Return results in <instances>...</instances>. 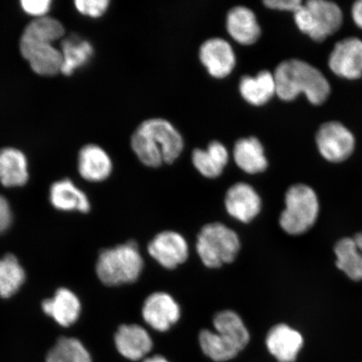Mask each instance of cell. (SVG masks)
<instances>
[{"label":"cell","instance_id":"cell-11","mask_svg":"<svg viewBox=\"0 0 362 362\" xmlns=\"http://www.w3.org/2000/svg\"><path fill=\"white\" fill-rule=\"evenodd\" d=\"M330 69L341 78L358 79L362 76V40L355 37L339 42L329 59Z\"/></svg>","mask_w":362,"mask_h":362},{"label":"cell","instance_id":"cell-16","mask_svg":"<svg viewBox=\"0 0 362 362\" xmlns=\"http://www.w3.org/2000/svg\"><path fill=\"white\" fill-rule=\"evenodd\" d=\"M226 29L235 40L243 45L255 43L261 35L255 12L246 6L230 8L226 18Z\"/></svg>","mask_w":362,"mask_h":362},{"label":"cell","instance_id":"cell-22","mask_svg":"<svg viewBox=\"0 0 362 362\" xmlns=\"http://www.w3.org/2000/svg\"><path fill=\"white\" fill-rule=\"evenodd\" d=\"M228 152L223 144L212 141L206 151L194 149L192 161L194 167L206 178H216L223 173L228 162Z\"/></svg>","mask_w":362,"mask_h":362},{"label":"cell","instance_id":"cell-33","mask_svg":"<svg viewBox=\"0 0 362 362\" xmlns=\"http://www.w3.org/2000/svg\"><path fill=\"white\" fill-rule=\"evenodd\" d=\"M11 223V207L8 202L0 196V233L6 230Z\"/></svg>","mask_w":362,"mask_h":362},{"label":"cell","instance_id":"cell-8","mask_svg":"<svg viewBox=\"0 0 362 362\" xmlns=\"http://www.w3.org/2000/svg\"><path fill=\"white\" fill-rule=\"evenodd\" d=\"M316 143L321 156L334 163L346 160L355 148L352 134L338 122H328L321 126L316 134Z\"/></svg>","mask_w":362,"mask_h":362},{"label":"cell","instance_id":"cell-13","mask_svg":"<svg viewBox=\"0 0 362 362\" xmlns=\"http://www.w3.org/2000/svg\"><path fill=\"white\" fill-rule=\"evenodd\" d=\"M200 59L209 74L216 78L228 76L236 65L232 45L221 38L206 40L200 48Z\"/></svg>","mask_w":362,"mask_h":362},{"label":"cell","instance_id":"cell-6","mask_svg":"<svg viewBox=\"0 0 362 362\" xmlns=\"http://www.w3.org/2000/svg\"><path fill=\"white\" fill-rule=\"evenodd\" d=\"M319 207L313 189L306 185H294L285 194V209L280 215L279 225L288 234L305 233L315 223Z\"/></svg>","mask_w":362,"mask_h":362},{"label":"cell","instance_id":"cell-9","mask_svg":"<svg viewBox=\"0 0 362 362\" xmlns=\"http://www.w3.org/2000/svg\"><path fill=\"white\" fill-rule=\"evenodd\" d=\"M148 251L163 268L175 269L189 257V247L182 235L165 230L156 235L148 244Z\"/></svg>","mask_w":362,"mask_h":362},{"label":"cell","instance_id":"cell-20","mask_svg":"<svg viewBox=\"0 0 362 362\" xmlns=\"http://www.w3.org/2000/svg\"><path fill=\"white\" fill-rule=\"evenodd\" d=\"M214 325L216 332L239 352L247 346L250 336L236 312L228 310L219 312L214 317Z\"/></svg>","mask_w":362,"mask_h":362},{"label":"cell","instance_id":"cell-18","mask_svg":"<svg viewBox=\"0 0 362 362\" xmlns=\"http://www.w3.org/2000/svg\"><path fill=\"white\" fill-rule=\"evenodd\" d=\"M42 309L62 327H68L78 320L81 304L74 293L62 288L58 289L52 298L43 302Z\"/></svg>","mask_w":362,"mask_h":362},{"label":"cell","instance_id":"cell-36","mask_svg":"<svg viewBox=\"0 0 362 362\" xmlns=\"http://www.w3.org/2000/svg\"><path fill=\"white\" fill-rule=\"evenodd\" d=\"M353 239H354L357 247L359 248V250L362 253V232L356 234L355 237L353 238Z\"/></svg>","mask_w":362,"mask_h":362},{"label":"cell","instance_id":"cell-23","mask_svg":"<svg viewBox=\"0 0 362 362\" xmlns=\"http://www.w3.org/2000/svg\"><path fill=\"white\" fill-rule=\"evenodd\" d=\"M239 89L247 103L261 106L276 94L274 76L269 71H262L256 76H244Z\"/></svg>","mask_w":362,"mask_h":362},{"label":"cell","instance_id":"cell-7","mask_svg":"<svg viewBox=\"0 0 362 362\" xmlns=\"http://www.w3.org/2000/svg\"><path fill=\"white\" fill-rule=\"evenodd\" d=\"M294 21L302 33L315 42H323L341 28L343 15L333 2L309 0L294 12Z\"/></svg>","mask_w":362,"mask_h":362},{"label":"cell","instance_id":"cell-25","mask_svg":"<svg viewBox=\"0 0 362 362\" xmlns=\"http://www.w3.org/2000/svg\"><path fill=\"white\" fill-rule=\"evenodd\" d=\"M61 52V72L66 76H70L90 60L93 55V47L88 40L81 39L78 36H71L63 40Z\"/></svg>","mask_w":362,"mask_h":362},{"label":"cell","instance_id":"cell-32","mask_svg":"<svg viewBox=\"0 0 362 362\" xmlns=\"http://www.w3.org/2000/svg\"><path fill=\"white\" fill-rule=\"evenodd\" d=\"M267 7L280 11L296 12L303 6L300 0H265Z\"/></svg>","mask_w":362,"mask_h":362},{"label":"cell","instance_id":"cell-19","mask_svg":"<svg viewBox=\"0 0 362 362\" xmlns=\"http://www.w3.org/2000/svg\"><path fill=\"white\" fill-rule=\"evenodd\" d=\"M29 179L28 162L19 149L6 148L0 151V183L4 187H21Z\"/></svg>","mask_w":362,"mask_h":362},{"label":"cell","instance_id":"cell-3","mask_svg":"<svg viewBox=\"0 0 362 362\" xmlns=\"http://www.w3.org/2000/svg\"><path fill=\"white\" fill-rule=\"evenodd\" d=\"M274 76L276 94L284 101H292L304 93L311 103L320 105L329 97L327 79L317 68L304 61H284L276 68Z\"/></svg>","mask_w":362,"mask_h":362},{"label":"cell","instance_id":"cell-10","mask_svg":"<svg viewBox=\"0 0 362 362\" xmlns=\"http://www.w3.org/2000/svg\"><path fill=\"white\" fill-rule=\"evenodd\" d=\"M144 321L157 332H165L178 322L180 308L170 294L157 292L151 294L144 301L142 310Z\"/></svg>","mask_w":362,"mask_h":362},{"label":"cell","instance_id":"cell-5","mask_svg":"<svg viewBox=\"0 0 362 362\" xmlns=\"http://www.w3.org/2000/svg\"><path fill=\"white\" fill-rule=\"evenodd\" d=\"M241 247L238 234L220 223L206 224L198 233L197 251L203 264L220 268L236 259Z\"/></svg>","mask_w":362,"mask_h":362},{"label":"cell","instance_id":"cell-26","mask_svg":"<svg viewBox=\"0 0 362 362\" xmlns=\"http://www.w3.org/2000/svg\"><path fill=\"white\" fill-rule=\"evenodd\" d=\"M337 266L354 281L362 279V253L354 239L346 238L336 244Z\"/></svg>","mask_w":362,"mask_h":362},{"label":"cell","instance_id":"cell-14","mask_svg":"<svg viewBox=\"0 0 362 362\" xmlns=\"http://www.w3.org/2000/svg\"><path fill=\"white\" fill-rule=\"evenodd\" d=\"M304 344L302 334L285 324L271 328L266 338L269 351L279 362H293Z\"/></svg>","mask_w":362,"mask_h":362},{"label":"cell","instance_id":"cell-34","mask_svg":"<svg viewBox=\"0 0 362 362\" xmlns=\"http://www.w3.org/2000/svg\"><path fill=\"white\" fill-rule=\"evenodd\" d=\"M352 18L356 25L362 29V0L353 4Z\"/></svg>","mask_w":362,"mask_h":362},{"label":"cell","instance_id":"cell-12","mask_svg":"<svg viewBox=\"0 0 362 362\" xmlns=\"http://www.w3.org/2000/svg\"><path fill=\"white\" fill-rule=\"evenodd\" d=\"M226 211L241 223H250L259 214L262 201L250 185L239 182L233 185L225 198Z\"/></svg>","mask_w":362,"mask_h":362},{"label":"cell","instance_id":"cell-15","mask_svg":"<svg viewBox=\"0 0 362 362\" xmlns=\"http://www.w3.org/2000/svg\"><path fill=\"white\" fill-rule=\"evenodd\" d=\"M115 345L125 358L139 361L151 352L153 341L146 329L138 325H124L115 334Z\"/></svg>","mask_w":362,"mask_h":362},{"label":"cell","instance_id":"cell-24","mask_svg":"<svg viewBox=\"0 0 362 362\" xmlns=\"http://www.w3.org/2000/svg\"><path fill=\"white\" fill-rule=\"evenodd\" d=\"M52 205L59 210L88 212L90 204L86 194L70 180H62L54 183L49 191Z\"/></svg>","mask_w":362,"mask_h":362},{"label":"cell","instance_id":"cell-29","mask_svg":"<svg viewBox=\"0 0 362 362\" xmlns=\"http://www.w3.org/2000/svg\"><path fill=\"white\" fill-rule=\"evenodd\" d=\"M199 342L204 354L212 361L223 362L230 361L238 355L239 351L226 342L216 332L202 329L199 334Z\"/></svg>","mask_w":362,"mask_h":362},{"label":"cell","instance_id":"cell-30","mask_svg":"<svg viewBox=\"0 0 362 362\" xmlns=\"http://www.w3.org/2000/svg\"><path fill=\"white\" fill-rule=\"evenodd\" d=\"M110 6L108 0H76L75 6L81 15L98 18L101 17Z\"/></svg>","mask_w":362,"mask_h":362},{"label":"cell","instance_id":"cell-27","mask_svg":"<svg viewBox=\"0 0 362 362\" xmlns=\"http://www.w3.org/2000/svg\"><path fill=\"white\" fill-rule=\"evenodd\" d=\"M25 279V271L15 256L7 255L0 259V296L7 298L13 296Z\"/></svg>","mask_w":362,"mask_h":362},{"label":"cell","instance_id":"cell-31","mask_svg":"<svg viewBox=\"0 0 362 362\" xmlns=\"http://www.w3.org/2000/svg\"><path fill=\"white\" fill-rule=\"evenodd\" d=\"M22 10L35 19L45 17L51 8V0H22L21 2Z\"/></svg>","mask_w":362,"mask_h":362},{"label":"cell","instance_id":"cell-4","mask_svg":"<svg viewBox=\"0 0 362 362\" xmlns=\"http://www.w3.org/2000/svg\"><path fill=\"white\" fill-rule=\"evenodd\" d=\"M143 267L144 260L137 244L129 242L103 251L96 270L103 284L115 286L135 282L141 274Z\"/></svg>","mask_w":362,"mask_h":362},{"label":"cell","instance_id":"cell-1","mask_svg":"<svg viewBox=\"0 0 362 362\" xmlns=\"http://www.w3.org/2000/svg\"><path fill=\"white\" fill-rule=\"evenodd\" d=\"M64 34L61 23L48 16L35 19L25 27L21 38V52L35 74L49 76L61 72L62 52L54 47V42Z\"/></svg>","mask_w":362,"mask_h":362},{"label":"cell","instance_id":"cell-35","mask_svg":"<svg viewBox=\"0 0 362 362\" xmlns=\"http://www.w3.org/2000/svg\"><path fill=\"white\" fill-rule=\"evenodd\" d=\"M143 362H169L167 361L165 357H163L162 356L157 355L155 356L149 357V358H147L144 360Z\"/></svg>","mask_w":362,"mask_h":362},{"label":"cell","instance_id":"cell-21","mask_svg":"<svg viewBox=\"0 0 362 362\" xmlns=\"http://www.w3.org/2000/svg\"><path fill=\"white\" fill-rule=\"evenodd\" d=\"M233 156L239 168L246 173H260L268 168L264 147L255 137L238 140L234 146Z\"/></svg>","mask_w":362,"mask_h":362},{"label":"cell","instance_id":"cell-28","mask_svg":"<svg viewBox=\"0 0 362 362\" xmlns=\"http://www.w3.org/2000/svg\"><path fill=\"white\" fill-rule=\"evenodd\" d=\"M47 362H93V360L78 339L62 337L49 351Z\"/></svg>","mask_w":362,"mask_h":362},{"label":"cell","instance_id":"cell-17","mask_svg":"<svg viewBox=\"0 0 362 362\" xmlns=\"http://www.w3.org/2000/svg\"><path fill=\"white\" fill-rule=\"evenodd\" d=\"M112 170V160L105 151L96 144H88L81 149L78 170L81 177L93 182L106 180Z\"/></svg>","mask_w":362,"mask_h":362},{"label":"cell","instance_id":"cell-2","mask_svg":"<svg viewBox=\"0 0 362 362\" xmlns=\"http://www.w3.org/2000/svg\"><path fill=\"white\" fill-rule=\"evenodd\" d=\"M131 146L139 160L148 167L172 164L183 151L178 130L169 121L152 119L143 122L131 139Z\"/></svg>","mask_w":362,"mask_h":362}]
</instances>
